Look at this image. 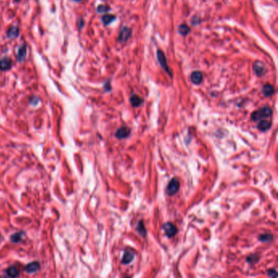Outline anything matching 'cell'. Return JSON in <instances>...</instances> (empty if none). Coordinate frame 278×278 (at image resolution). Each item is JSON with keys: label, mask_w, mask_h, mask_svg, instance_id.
<instances>
[{"label": "cell", "mask_w": 278, "mask_h": 278, "mask_svg": "<svg viewBox=\"0 0 278 278\" xmlns=\"http://www.w3.org/2000/svg\"><path fill=\"white\" fill-rule=\"evenodd\" d=\"M272 114V110L268 107H263L260 110H256L251 114V119L253 121H260L266 118H268Z\"/></svg>", "instance_id": "6da1fadb"}, {"label": "cell", "mask_w": 278, "mask_h": 278, "mask_svg": "<svg viewBox=\"0 0 278 278\" xmlns=\"http://www.w3.org/2000/svg\"><path fill=\"white\" fill-rule=\"evenodd\" d=\"M157 60H158V63H159V65H161V67L163 68L165 71H166L167 74H168L171 77H172V74L171 71V69H169L168 65H167V63H166V56L163 53V51L162 50H157Z\"/></svg>", "instance_id": "7a4b0ae2"}, {"label": "cell", "mask_w": 278, "mask_h": 278, "mask_svg": "<svg viewBox=\"0 0 278 278\" xmlns=\"http://www.w3.org/2000/svg\"><path fill=\"white\" fill-rule=\"evenodd\" d=\"M179 189V182L177 179L173 178L170 181V183L167 185V188H166V193L170 195V196H171V195H174L175 193H176L177 192Z\"/></svg>", "instance_id": "3957f363"}, {"label": "cell", "mask_w": 278, "mask_h": 278, "mask_svg": "<svg viewBox=\"0 0 278 278\" xmlns=\"http://www.w3.org/2000/svg\"><path fill=\"white\" fill-rule=\"evenodd\" d=\"M254 71L256 74L257 76L262 77L267 72L265 65L263 62H261V61H256L254 64Z\"/></svg>", "instance_id": "277c9868"}, {"label": "cell", "mask_w": 278, "mask_h": 278, "mask_svg": "<svg viewBox=\"0 0 278 278\" xmlns=\"http://www.w3.org/2000/svg\"><path fill=\"white\" fill-rule=\"evenodd\" d=\"M163 230H164L165 233H166V235L168 238H172L176 233L177 228L171 223H166L165 224L163 225Z\"/></svg>", "instance_id": "5b68a950"}, {"label": "cell", "mask_w": 278, "mask_h": 278, "mask_svg": "<svg viewBox=\"0 0 278 278\" xmlns=\"http://www.w3.org/2000/svg\"><path fill=\"white\" fill-rule=\"evenodd\" d=\"M131 35V29L128 27H123L119 33L118 39L121 42H126Z\"/></svg>", "instance_id": "8992f818"}, {"label": "cell", "mask_w": 278, "mask_h": 278, "mask_svg": "<svg viewBox=\"0 0 278 278\" xmlns=\"http://www.w3.org/2000/svg\"><path fill=\"white\" fill-rule=\"evenodd\" d=\"M191 81L195 85H199L202 83L203 79V75L200 71H193L191 74Z\"/></svg>", "instance_id": "52a82bcc"}, {"label": "cell", "mask_w": 278, "mask_h": 278, "mask_svg": "<svg viewBox=\"0 0 278 278\" xmlns=\"http://www.w3.org/2000/svg\"><path fill=\"white\" fill-rule=\"evenodd\" d=\"M131 133V130L126 127V126H122L121 128H119L117 132H116V137L118 139H125L127 136H129V135Z\"/></svg>", "instance_id": "ba28073f"}, {"label": "cell", "mask_w": 278, "mask_h": 278, "mask_svg": "<svg viewBox=\"0 0 278 278\" xmlns=\"http://www.w3.org/2000/svg\"><path fill=\"white\" fill-rule=\"evenodd\" d=\"M40 268V264L38 262H32L25 267V271L28 273H34L36 272Z\"/></svg>", "instance_id": "9c48e42d"}, {"label": "cell", "mask_w": 278, "mask_h": 278, "mask_svg": "<svg viewBox=\"0 0 278 278\" xmlns=\"http://www.w3.org/2000/svg\"><path fill=\"white\" fill-rule=\"evenodd\" d=\"M12 65H13V63L9 58H3V59L0 60V70H2V71L8 70V69H11Z\"/></svg>", "instance_id": "30bf717a"}, {"label": "cell", "mask_w": 278, "mask_h": 278, "mask_svg": "<svg viewBox=\"0 0 278 278\" xmlns=\"http://www.w3.org/2000/svg\"><path fill=\"white\" fill-rule=\"evenodd\" d=\"M135 257V253L130 250H126L125 253L123 254V258H122V263L124 264H128L130 263L134 260Z\"/></svg>", "instance_id": "8fae6325"}, {"label": "cell", "mask_w": 278, "mask_h": 278, "mask_svg": "<svg viewBox=\"0 0 278 278\" xmlns=\"http://www.w3.org/2000/svg\"><path fill=\"white\" fill-rule=\"evenodd\" d=\"M130 101H131V105L133 107H139L143 104L144 100L137 95H132L131 96V99H130Z\"/></svg>", "instance_id": "7c38bea8"}, {"label": "cell", "mask_w": 278, "mask_h": 278, "mask_svg": "<svg viewBox=\"0 0 278 278\" xmlns=\"http://www.w3.org/2000/svg\"><path fill=\"white\" fill-rule=\"evenodd\" d=\"M262 92L265 96H272V95L274 94L275 90H274V88H273L272 85L266 84L264 85L263 88Z\"/></svg>", "instance_id": "4fadbf2b"}, {"label": "cell", "mask_w": 278, "mask_h": 278, "mask_svg": "<svg viewBox=\"0 0 278 278\" xmlns=\"http://www.w3.org/2000/svg\"><path fill=\"white\" fill-rule=\"evenodd\" d=\"M26 57V46L22 45L20 47L17 53V60L19 61H23Z\"/></svg>", "instance_id": "5bb4252c"}, {"label": "cell", "mask_w": 278, "mask_h": 278, "mask_svg": "<svg viewBox=\"0 0 278 278\" xmlns=\"http://www.w3.org/2000/svg\"><path fill=\"white\" fill-rule=\"evenodd\" d=\"M19 35V29L16 26H12L7 32V36L9 38H15Z\"/></svg>", "instance_id": "9a60e30c"}, {"label": "cell", "mask_w": 278, "mask_h": 278, "mask_svg": "<svg viewBox=\"0 0 278 278\" xmlns=\"http://www.w3.org/2000/svg\"><path fill=\"white\" fill-rule=\"evenodd\" d=\"M257 126H258V128L260 129V131H268L270 128V126H271V122H268V121H266V120H262V121H260L259 122V124H258Z\"/></svg>", "instance_id": "2e32d148"}, {"label": "cell", "mask_w": 278, "mask_h": 278, "mask_svg": "<svg viewBox=\"0 0 278 278\" xmlns=\"http://www.w3.org/2000/svg\"><path fill=\"white\" fill-rule=\"evenodd\" d=\"M116 19V16L111 14H106V15H104L102 16V21H103L104 25H110V23H112L113 21H114Z\"/></svg>", "instance_id": "e0dca14e"}, {"label": "cell", "mask_w": 278, "mask_h": 278, "mask_svg": "<svg viewBox=\"0 0 278 278\" xmlns=\"http://www.w3.org/2000/svg\"><path fill=\"white\" fill-rule=\"evenodd\" d=\"M178 31L183 36H187L189 34V32H190V28L187 25L183 24V25H180L179 26Z\"/></svg>", "instance_id": "ac0fdd59"}, {"label": "cell", "mask_w": 278, "mask_h": 278, "mask_svg": "<svg viewBox=\"0 0 278 278\" xmlns=\"http://www.w3.org/2000/svg\"><path fill=\"white\" fill-rule=\"evenodd\" d=\"M6 273L7 274V276H9L11 277H17L19 275L18 270L16 269V267H10V268H8L7 269Z\"/></svg>", "instance_id": "d6986e66"}, {"label": "cell", "mask_w": 278, "mask_h": 278, "mask_svg": "<svg viewBox=\"0 0 278 278\" xmlns=\"http://www.w3.org/2000/svg\"><path fill=\"white\" fill-rule=\"evenodd\" d=\"M22 235H23L22 232H17V233L12 235L10 239H11V241H13V242L17 243V242H20L22 240Z\"/></svg>", "instance_id": "ffe728a7"}, {"label": "cell", "mask_w": 278, "mask_h": 278, "mask_svg": "<svg viewBox=\"0 0 278 278\" xmlns=\"http://www.w3.org/2000/svg\"><path fill=\"white\" fill-rule=\"evenodd\" d=\"M137 231L138 232L140 235H142V236H145V234H146V230H145V228H144L143 221H140L139 224H138Z\"/></svg>", "instance_id": "44dd1931"}, {"label": "cell", "mask_w": 278, "mask_h": 278, "mask_svg": "<svg viewBox=\"0 0 278 278\" xmlns=\"http://www.w3.org/2000/svg\"><path fill=\"white\" fill-rule=\"evenodd\" d=\"M110 11V8L105 5H99L97 7V12L99 13H106Z\"/></svg>", "instance_id": "7402d4cb"}, {"label": "cell", "mask_w": 278, "mask_h": 278, "mask_svg": "<svg viewBox=\"0 0 278 278\" xmlns=\"http://www.w3.org/2000/svg\"><path fill=\"white\" fill-rule=\"evenodd\" d=\"M260 240L262 241H271V240H272V236H271V235L269 234L262 235V236H260Z\"/></svg>", "instance_id": "603a6c76"}, {"label": "cell", "mask_w": 278, "mask_h": 278, "mask_svg": "<svg viewBox=\"0 0 278 278\" xmlns=\"http://www.w3.org/2000/svg\"><path fill=\"white\" fill-rule=\"evenodd\" d=\"M268 275L270 277H277V272H276L275 270H269Z\"/></svg>", "instance_id": "cb8c5ba5"}, {"label": "cell", "mask_w": 278, "mask_h": 278, "mask_svg": "<svg viewBox=\"0 0 278 278\" xmlns=\"http://www.w3.org/2000/svg\"><path fill=\"white\" fill-rule=\"evenodd\" d=\"M83 21H82V20H80L79 21H78V26H79V28L82 29V26H83Z\"/></svg>", "instance_id": "d4e9b609"}, {"label": "cell", "mask_w": 278, "mask_h": 278, "mask_svg": "<svg viewBox=\"0 0 278 278\" xmlns=\"http://www.w3.org/2000/svg\"><path fill=\"white\" fill-rule=\"evenodd\" d=\"M74 2H81L82 0H74Z\"/></svg>", "instance_id": "484cf974"}, {"label": "cell", "mask_w": 278, "mask_h": 278, "mask_svg": "<svg viewBox=\"0 0 278 278\" xmlns=\"http://www.w3.org/2000/svg\"><path fill=\"white\" fill-rule=\"evenodd\" d=\"M15 1H16V2H19V1H21V0H15Z\"/></svg>", "instance_id": "4316f807"}, {"label": "cell", "mask_w": 278, "mask_h": 278, "mask_svg": "<svg viewBox=\"0 0 278 278\" xmlns=\"http://www.w3.org/2000/svg\"><path fill=\"white\" fill-rule=\"evenodd\" d=\"M0 238H1V236H0Z\"/></svg>", "instance_id": "83f0119b"}]
</instances>
